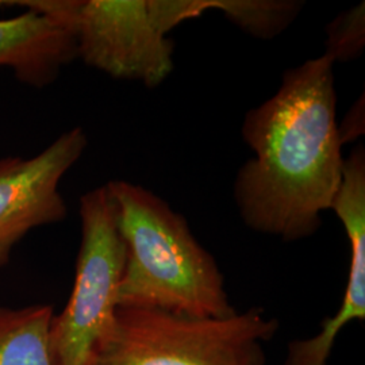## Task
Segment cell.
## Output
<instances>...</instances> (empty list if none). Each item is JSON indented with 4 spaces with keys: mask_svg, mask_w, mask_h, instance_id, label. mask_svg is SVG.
Returning a JSON list of instances; mask_svg holds the SVG:
<instances>
[{
    "mask_svg": "<svg viewBox=\"0 0 365 365\" xmlns=\"http://www.w3.org/2000/svg\"><path fill=\"white\" fill-rule=\"evenodd\" d=\"M333 64L324 54L288 69L274 96L245 117L242 137L255 157L238 170L235 197L259 233L307 238L331 207L345 161Z\"/></svg>",
    "mask_w": 365,
    "mask_h": 365,
    "instance_id": "6da1fadb",
    "label": "cell"
},
{
    "mask_svg": "<svg viewBox=\"0 0 365 365\" xmlns=\"http://www.w3.org/2000/svg\"><path fill=\"white\" fill-rule=\"evenodd\" d=\"M106 187L125 244L118 307L191 317L235 313L217 261L182 214L141 185L113 180Z\"/></svg>",
    "mask_w": 365,
    "mask_h": 365,
    "instance_id": "7a4b0ae2",
    "label": "cell"
},
{
    "mask_svg": "<svg viewBox=\"0 0 365 365\" xmlns=\"http://www.w3.org/2000/svg\"><path fill=\"white\" fill-rule=\"evenodd\" d=\"M69 29L78 57L111 78L164 83L173 71L170 30L215 10V0H29L10 1Z\"/></svg>",
    "mask_w": 365,
    "mask_h": 365,
    "instance_id": "3957f363",
    "label": "cell"
},
{
    "mask_svg": "<svg viewBox=\"0 0 365 365\" xmlns=\"http://www.w3.org/2000/svg\"><path fill=\"white\" fill-rule=\"evenodd\" d=\"M277 330L260 307L227 317L118 307L91 365H265Z\"/></svg>",
    "mask_w": 365,
    "mask_h": 365,
    "instance_id": "277c9868",
    "label": "cell"
},
{
    "mask_svg": "<svg viewBox=\"0 0 365 365\" xmlns=\"http://www.w3.org/2000/svg\"><path fill=\"white\" fill-rule=\"evenodd\" d=\"M81 245L72 294L54 315L49 331L53 365H91L98 345L113 327L125 268V244L107 187L80 199Z\"/></svg>",
    "mask_w": 365,
    "mask_h": 365,
    "instance_id": "5b68a950",
    "label": "cell"
},
{
    "mask_svg": "<svg viewBox=\"0 0 365 365\" xmlns=\"http://www.w3.org/2000/svg\"><path fill=\"white\" fill-rule=\"evenodd\" d=\"M86 146V133L73 128L37 156L0 160V268L30 230L66 218L68 209L58 185Z\"/></svg>",
    "mask_w": 365,
    "mask_h": 365,
    "instance_id": "8992f818",
    "label": "cell"
},
{
    "mask_svg": "<svg viewBox=\"0 0 365 365\" xmlns=\"http://www.w3.org/2000/svg\"><path fill=\"white\" fill-rule=\"evenodd\" d=\"M75 58L73 33L51 18L27 10L0 19V66L11 68L22 83L45 87Z\"/></svg>",
    "mask_w": 365,
    "mask_h": 365,
    "instance_id": "52a82bcc",
    "label": "cell"
},
{
    "mask_svg": "<svg viewBox=\"0 0 365 365\" xmlns=\"http://www.w3.org/2000/svg\"><path fill=\"white\" fill-rule=\"evenodd\" d=\"M52 306L0 307V365H53Z\"/></svg>",
    "mask_w": 365,
    "mask_h": 365,
    "instance_id": "ba28073f",
    "label": "cell"
},
{
    "mask_svg": "<svg viewBox=\"0 0 365 365\" xmlns=\"http://www.w3.org/2000/svg\"><path fill=\"white\" fill-rule=\"evenodd\" d=\"M303 3L294 0H215L237 26L256 38L271 39L284 31L298 16Z\"/></svg>",
    "mask_w": 365,
    "mask_h": 365,
    "instance_id": "9c48e42d",
    "label": "cell"
},
{
    "mask_svg": "<svg viewBox=\"0 0 365 365\" xmlns=\"http://www.w3.org/2000/svg\"><path fill=\"white\" fill-rule=\"evenodd\" d=\"M327 36L325 56L333 63L359 58L365 46L364 1L333 19L327 27Z\"/></svg>",
    "mask_w": 365,
    "mask_h": 365,
    "instance_id": "30bf717a",
    "label": "cell"
},
{
    "mask_svg": "<svg viewBox=\"0 0 365 365\" xmlns=\"http://www.w3.org/2000/svg\"><path fill=\"white\" fill-rule=\"evenodd\" d=\"M339 138L342 145L357 138L364 133V99L353 106L352 110L344 119L342 125L339 126Z\"/></svg>",
    "mask_w": 365,
    "mask_h": 365,
    "instance_id": "8fae6325",
    "label": "cell"
}]
</instances>
